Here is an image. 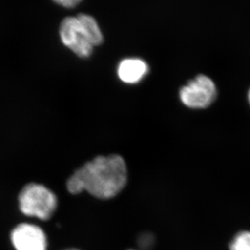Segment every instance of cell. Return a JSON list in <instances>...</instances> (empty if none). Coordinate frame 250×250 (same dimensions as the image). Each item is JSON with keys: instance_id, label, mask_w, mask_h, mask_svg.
Returning a JSON list of instances; mask_svg holds the SVG:
<instances>
[{"instance_id": "obj_5", "label": "cell", "mask_w": 250, "mask_h": 250, "mask_svg": "<svg viewBox=\"0 0 250 250\" xmlns=\"http://www.w3.org/2000/svg\"><path fill=\"white\" fill-rule=\"evenodd\" d=\"M11 238L17 250H47L46 234L34 224H20L12 231Z\"/></svg>"}, {"instance_id": "obj_10", "label": "cell", "mask_w": 250, "mask_h": 250, "mask_svg": "<svg viewBox=\"0 0 250 250\" xmlns=\"http://www.w3.org/2000/svg\"><path fill=\"white\" fill-rule=\"evenodd\" d=\"M77 250V249H69V250Z\"/></svg>"}, {"instance_id": "obj_4", "label": "cell", "mask_w": 250, "mask_h": 250, "mask_svg": "<svg viewBox=\"0 0 250 250\" xmlns=\"http://www.w3.org/2000/svg\"><path fill=\"white\" fill-rule=\"evenodd\" d=\"M217 88L214 82L206 75H198L180 90V99L188 107L205 109L216 99Z\"/></svg>"}, {"instance_id": "obj_11", "label": "cell", "mask_w": 250, "mask_h": 250, "mask_svg": "<svg viewBox=\"0 0 250 250\" xmlns=\"http://www.w3.org/2000/svg\"></svg>"}, {"instance_id": "obj_9", "label": "cell", "mask_w": 250, "mask_h": 250, "mask_svg": "<svg viewBox=\"0 0 250 250\" xmlns=\"http://www.w3.org/2000/svg\"><path fill=\"white\" fill-rule=\"evenodd\" d=\"M248 100H249V104H250V90H249V93H248Z\"/></svg>"}, {"instance_id": "obj_6", "label": "cell", "mask_w": 250, "mask_h": 250, "mask_svg": "<svg viewBox=\"0 0 250 250\" xmlns=\"http://www.w3.org/2000/svg\"><path fill=\"white\" fill-rule=\"evenodd\" d=\"M149 67L141 59H125L118 66V77L127 84H136L148 73Z\"/></svg>"}, {"instance_id": "obj_7", "label": "cell", "mask_w": 250, "mask_h": 250, "mask_svg": "<svg viewBox=\"0 0 250 250\" xmlns=\"http://www.w3.org/2000/svg\"><path fill=\"white\" fill-rule=\"evenodd\" d=\"M231 250H250V231L237 234L230 245Z\"/></svg>"}, {"instance_id": "obj_3", "label": "cell", "mask_w": 250, "mask_h": 250, "mask_svg": "<svg viewBox=\"0 0 250 250\" xmlns=\"http://www.w3.org/2000/svg\"><path fill=\"white\" fill-rule=\"evenodd\" d=\"M20 209L27 216L50 219L57 207V198L51 190L39 184H29L19 195Z\"/></svg>"}, {"instance_id": "obj_1", "label": "cell", "mask_w": 250, "mask_h": 250, "mask_svg": "<svg viewBox=\"0 0 250 250\" xmlns=\"http://www.w3.org/2000/svg\"><path fill=\"white\" fill-rule=\"evenodd\" d=\"M127 166L118 154L99 156L88 162L70 176L67 188L72 194L86 191L99 199H110L127 184Z\"/></svg>"}, {"instance_id": "obj_2", "label": "cell", "mask_w": 250, "mask_h": 250, "mask_svg": "<svg viewBox=\"0 0 250 250\" xmlns=\"http://www.w3.org/2000/svg\"><path fill=\"white\" fill-rule=\"evenodd\" d=\"M60 34L62 43L80 58L89 57L94 46L104 41L96 21L86 14L65 18L61 23Z\"/></svg>"}, {"instance_id": "obj_8", "label": "cell", "mask_w": 250, "mask_h": 250, "mask_svg": "<svg viewBox=\"0 0 250 250\" xmlns=\"http://www.w3.org/2000/svg\"><path fill=\"white\" fill-rule=\"evenodd\" d=\"M54 2L67 8H72L79 4L82 0H53Z\"/></svg>"}]
</instances>
